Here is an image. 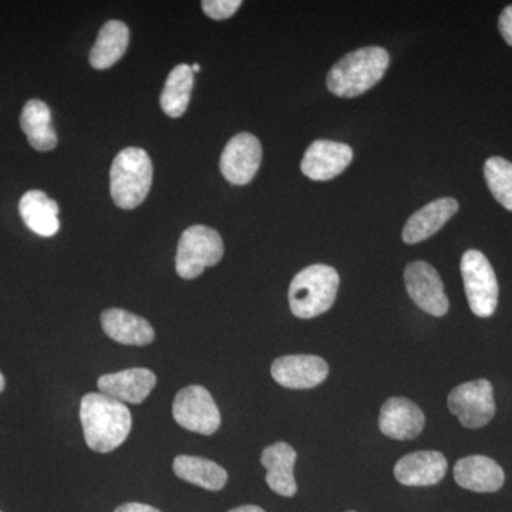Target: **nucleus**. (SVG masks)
<instances>
[{"mask_svg": "<svg viewBox=\"0 0 512 512\" xmlns=\"http://www.w3.org/2000/svg\"><path fill=\"white\" fill-rule=\"evenodd\" d=\"M80 420L87 446L97 453H110L120 447L133 424L128 407L103 393L83 397Z\"/></svg>", "mask_w": 512, "mask_h": 512, "instance_id": "1", "label": "nucleus"}, {"mask_svg": "<svg viewBox=\"0 0 512 512\" xmlns=\"http://www.w3.org/2000/svg\"><path fill=\"white\" fill-rule=\"evenodd\" d=\"M389 62V53L383 47H365L350 52L330 70L329 92L346 99L360 96L383 79Z\"/></svg>", "mask_w": 512, "mask_h": 512, "instance_id": "2", "label": "nucleus"}, {"mask_svg": "<svg viewBox=\"0 0 512 512\" xmlns=\"http://www.w3.org/2000/svg\"><path fill=\"white\" fill-rule=\"evenodd\" d=\"M153 184V163L143 148L128 147L114 158L110 170V194L121 210L143 204Z\"/></svg>", "mask_w": 512, "mask_h": 512, "instance_id": "3", "label": "nucleus"}, {"mask_svg": "<svg viewBox=\"0 0 512 512\" xmlns=\"http://www.w3.org/2000/svg\"><path fill=\"white\" fill-rule=\"evenodd\" d=\"M338 271L328 265L302 269L289 286V306L296 318L312 319L332 308L338 295Z\"/></svg>", "mask_w": 512, "mask_h": 512, "instance_id": "4", "label": "nucleus"}, {"mask_svg": "<svg viewBox=\"0 0 512 512\" xmlns=\"http://www.w3.org/2000/svg\"><path fill=\"white\" fill-rule=\"evenodd\" d=\"M224 256V241L215 229L192 225L185 229L175 256V269L183 279L198 278L208 266L217 265Z\"/></svg>", "mask_w": 512, "mask_h": 512, "instance_id": "5", "label": "nucleus"}, {"mask_svg": "<svg viewBox=\"0 0 512 512\" xmlns=\"http://www.w3.org/2000/svg\"><path fill=\"white\" fill-rule=\"evenodd\" d=\"M461 275L468 305L478 318H490L498 305L497 276L483 252L470 249L461 258Z\"/></svg>", "mask_w": 512, "mask_h": 512, "instance_id": "6", "label": "nucleus"}, {"mask_svg": "<svg viewBox=\"0 0 512 512\" xmlns=\"http://www.w3.org/2000/svg\"><path fill=\"white\" fill-rule=\"evenodd\" d=\"M447 404L464 427L481 429L495 414L493 386L485 379L460 384L448 394Z\"/></svg>", "mask_w": 512, "mask_h": 512, "instance_id": "7", "label": "nucleus"}, {"mask_svg": "<svg viewBox=\"0 0 512 512\" xmlns=\"http://www.w3.org/2000/svg\"><path fill=\"white\" fill-rule=\"evenodd\" d=\"M174 419L185 430L211 436L220 429L221 414L211 393L205 387H185L175 396L173 404Z\"/></svg>", "mask_w": 512, "mask_h": 512, "instance_id": "8", "label": "nucleus"}, {"mask_svg": "<svg viewBox=\"0 0 512 512\" xmlns=\"http://www.w3.org/2000/svg\"><path fill=\"white\" fill-rule=\"evenodd\" d=\"M404 282H406L407 293L421 311L437 318L446 315L450 302L444 292L439 272L433 266L423 261L407 265L404 271Z\"/></svg>", "mask_w": 512, "mask_h": 512, "instance_id": "9", "label": "nucleus"}, {"mask_svg": "<svg viewBox=\"0 0 512 512\" xmlns=\"http://www.w3.org/2000/svg\"><path fill=\"white\" fill-rule=\"evenodd\" d=\"M262 161V146L254 134L239 133L222 151L221 173L228 183L245 185L254 180Z\"/></svg>", "mask_w": 512, "mask_h": 512, "instance_id": "10", "label": "nucleus"}, {"mask_svg": "<svg viewBox=\"0 0 512 512\" xmlns=\"http://www.w3.org/2000/svg\"><path fill=\"white\" fill-rule=\"evenodd\" d=\"M271 373L276 383L286 389H312L325 382L329 375V366L319 356L292 355L276 359Z\"/></svg>", "mask_w": 512, "mask_h": 512, "instance_id": "11", "label": "nucleus"}, {"mask_svg": "<svg viewBox=\"0 0 512 512\" xmlns=\"http://www.w3.org/2000/svg\"><path fill=\"white\" fill-rule=\"evenodd\" d=\"M353 160V150L348 144L318 140L306 150L302 173L313 181H329L342 174Z\"/></svg>", "mask_w": 512, "mask_h": 512, "instance_id": "12", "label": "nucleus"}, {"mask_svg": "<svg viewBox=\"0 0 512 512\" xmlns=\"http://www.w3.org/2000/svg\"><path fill=\"white\" fill-rule=\"evenodd\" d=\"M424 413L406 397H392L380 409L379 427L394 440H413L424 429Z\"/></svg>", "mask_w": 512, "mask_h": 512, "instance_id": "13", "label": "nucleus"}, {"mask_svg": "<svg viewBox=\"0 0 512 512\" xmlns=\"http://www.w3.org/2000/svg\"><path fill=\"white\" fill-rule=\"evenodd\" d=\"M157 377L151 370L136 367L101 376L99 390L121 403L141 404L156 387Z\"/></svg>", "mask_w": 512, "mask_h": 512, "instance_id": "14", "label": "nucleus"}, {"mask_svg": "<svg viewBox=\"0 0 512 512\" xmlns=\"http://www.w3.org/2000/svg\"><path fill=\"white\" fill-rule=\"evenodd\" d=\"M447 473V460L439 451H416L407 454L394 466V477L409 487L439 484Z\"/></svg>", "mask_w": 512, "mask_h": 512, "instance_id": "15", "label": "nucleus"}, {"mask_svg": "<svg viewBox=\"0 0 512 512\" xmlns=\"http://www.w3.org/2000/svg\"><path fill=\"white\" fill-rule=\"evenodd\" d=\"M454 480L460 487L476 493H495L504 485L503 468L485 456L461 458L454 467Z\"/></svg>", "mask_w": 512, "mask_h": 512, "instance_id": "16", "label": "nucleus"}, {"mask_svg": "<svg viewBox=\"0 0 512 512\" xmlns=\"http://www.w3.org/2000/svg\"><path fill=\"white\" fill-rule=\"evenodd\" d=\"M458 202L454 198H440L414 212L403 228V241L406 244H419L433 237L457 214Z\"/></svg>", "mask_w": 512, "mask_h": 512, "instance_id": "17", "label": "nucleus"}, {"mask_svg": "<svg viewBox=\"0 0 512 512\" xmlns=\"http://www.w3.org/2000/svg\"><path fill=\"white\" fill-rule=\"evenodd\" d=\"M100 319L106 335L121 345L147 346L156 336L150 322L123 309H107Z\"/></svg>", "mask_w": 512, "mask_h": 512, "instance_id": "18", "label": "nucleus"}, {"mask_svg": "<svg viewBox=\"0 0 512 512\" xmlns=\"http://www.w3.org/2000/svg\"><path fill=\"white\" fill-rule=\"evenodd\" d=\"M296 451L288 443H275L266 447L261 456L262 466L266 468V484L274 493L282 497H293L298 491L293 468L296 463Z\"/></svg>", "mask_w": 512, "mask_h": 512, "instance_id": "19", "label": "nucleus"}, {"mask_svg": "<svg viewBox=\"0 0 512 512\" xmlns=\"http://www.w3.org/2000/svg\"><path fill=\"white\" fill-rule=\"evenodd\" d=\"M20 217L26 227L40 237H53L59 232V205L45 192L32 190L23 195L19 202Z\"/></svg>", "mask_w": 512, "mask_h": 512, "instance_id": "20", "label": "nucleus"}, {"mask_svg": "<svg viewBox=\"0 0 512 512\" xmlns=\"http://www.w3.org/2000/svg\"><path fill=\"white\" fill-rule=\"evenodd\" d=\"M20 127L35 150L45 153L56 148L57 136L52 126V113L45 101L33 99L25 104L20 116Z\"/></svg>", "mask_w": 512, "mask_h": 512, "instance_id": "21", "label": "nucleus"}, {"mask_svg": "<svg viewBox=\"0 0 512 512\" xmlns=\"http://www.w3.org/2000/svg\"><path fill=\"white\" fill-rule=\"evenodd\" d=\"M130 42V30L120 20H110L100 29L96 43L90 52V64L97 70L114 66L126 53Z\"/></svg>", "mask_w": 512, "mask_h": 512, "instance_id": "22", "label": "nucleus"}, {"mask_svg": "<svg viewBox=\"0 0 512 512\" xmlns=\"http://www.w3.org/2000/svg\"><path fill=\"white\" fill-rule=\"evenodd\" d=\"M173 470L175 476L208 491H220L228 481L225 468L204 457H175Z\"/></svg>", "mask_w": 512, "mask_h": 512, "instance_id": "23", "label": "nucleus"}, {"mask_svg": "<svg viewBox=\"0 0 512 512\" xmlns=\"http://www.w3.org/2000/svg\"><path fill=\"white\" fill-rule=\"evenodd\" d=\"M192 86H194V72L191 66L181 63L171 70L160 97L161 109L168 117L178 119L187 111Z\"/></svg>", "mask_w": 512, "mask_h": 512, "instance_id": "24", "label": "nucleus"}, {"mask_svg": "<svg viewBox=\"0 0 512 512\" xmlns=\"http://www.w3.org/2000/svg\"><path fill=\"white\" fill-rule=\"evenodd\" d=\"M484 177L495 200L505 210L512 211V163L503 157H491L485 161Z\"/></svg>", "mask_w": 512, "mask_h": 512, "instance_id": "25", "label": "nucleus"}, {"mask_svg": "<svg viewBox=\"0 0 512 512\" xmlns=\"http://www.w3.org/2000/svg\"><path fill=\"white\" fill-rule=\"evenodd\" d=\"M241 5V0H205L202 2V10L208 18L224 20L235 15Z\"/></svg>", "mask_w": 512, "mask_h": 512, "instance_id": "26", "label": "nucleus"}, {"mask_svg": "<svg viewBox=\"0 0 512 512\" xmlns=\"http://www.w3.org/2000/svg\"><path fill=\"white\" fill-rule=\"evenodd\" d=\"M498 28H500L501 36L504 37L507 45L512 46V5L507 6L501 12L500 20H498Z\"/></svg>", "mask_w": 512, "mask_h": 512, "instance_id": "27", "label": "nucleus"}, {"mask_svg": "<svg viewBox=\"0 0 512 512\" xmlns=\"http://www.w3.org/2000/svg\"><path fill=\"white\" fill-rule=\"evenodd\" d=\"M114 512H161L157 508L151 507V505L140 504V503H127L120 505Z\"/></svg>", "mask_w": 512, "mask_h": 512, "instance_id": "28", "label": "nucleus"}, {"mask_svg": "<svg viewBox=\"0 0 512 512\" xmlns=\"http://www.w3.org/2000/svg\"><path fill=\"white\" fill-rule=\"evenodd\" d=\"M229 512H265L261 507H256V505H244V507L234 508Z\"/></svg>", "mask_w": 512, "mask_h": 512, "instance_id": "29", "label": "nucleus"}, {"mask_svg": "<svg viewBox=\"0 0 512 512\" xmlns=\"http://www.w3.org/2000/svg\"><path fill=\"white\" fill-rule=\"evenodd\" d=\"M5 389V377H3L2 373H0V393Z\"/></svg>", "mask_w": 512, "mask_h": 512, "instance_id": "30", "label": "nucleus"}, {"mask_svg": "<svg viewBox=\"0 0 512 512\" xmlns=\"http://www.w3.org/2000/svg\"><path fill=\"white\" fill-rule=\"evenodd\" d=\"M200 70H201L200 64H198V63L192 64V72L198 73V72H200Z\"/></svg>", "mask_w": 512, "mask_h": 512, "instance_id": "31", "label": "nucleus"}, {"mask_svg": "<svg viewBox=\"0 0 512 512\" xmlns=\"http://www.w3.org/2000/svg\"><path fill=\"white\" fill-rule=\"evenodd\" d=\"M349 512H356V511H349Z\"/></svg>", "mask_w": 512, "mask_h": 512, "instance_id": "32", "label": "nucleus"}]
</instances>
